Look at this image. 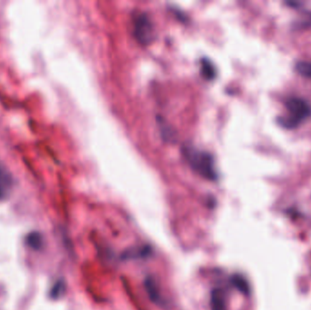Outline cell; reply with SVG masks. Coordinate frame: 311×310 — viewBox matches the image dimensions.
<instances>
[{
	"label": "cell",
	"mask_w": 311,
	"mask_h": 310,
	"mask_svg": "<svg viewBox=\"0 0 311 310\" xmlns=\"http://www.w3.org/2000/svg\"><path fill=\"white\" fill-rule=\"evenodd\" d=\"M183 155L191 168L202 177L208 180L217 179L214 158L209 153L193 147H185Z\"/></svg>",
	"instance_id": "cell-1"
},
{
	"label": "cell",
	"mask_w": 311,
	"mask_h": 310,
	"mask_svg": "<svg viewBox=\"0 0 311 310\" xmlns=\"http://www.w3.org/2000/svg\"><path fill=\"white\" fill-rule=\"evenodd\" d=\"M134 37L141 45H149L154 39V26L149 15L136 14L133 20Z\"/></svg>",
	"instance_id": "cell-2"
},
{
	"label": "cell",
	"mask_w": 311,
	"mask_h": 310,
	"mask_svg": "<svg viewBox=\"0 0 311 310\" xmlns=\"http://www.w3.org/2000/svg\"><path fill=\"white\" fill-rule=\"evenodd\" d=\"M286 106L289 115L300 122L311 116V105L303 98L291 97L287 101Z\"/></svg>",
	"instance_id": "cell-3"
},
{
	"label": "cell",
	"mask_w": 311,
	"mask_h": 310,
	"mask_svg": "<svg viewBox=\"0 0 311 310\" xmlns=\"http://www.w3.org/2000/svg\"><path fill=\"white\" fill-rule=\"evenodd\" d=\"M210 307L211 310H227L226 297L223 290L220 288H215L212 290L210 297Z\"/></svg>",
	"instance_id": "cell-4"
},
{
	"label": "cell",
	"mask_w": 311,
	"mask_h": 310,
	"mask_svg": "<svg viewBox=\"0 0 311 310\" xmlns=\"http://www.w3.org/2000/svg\"><path fill=\"white\" fill-rule=\"evenodd\" d=\"M12 186V177L7 169L0 164V200L7 197V192Z\"/></svg>",
	"instance_id": "cell-5"
},
{
	"label": "cell",
	"mask_w": 311,
	"mask_h": 310,
	"mask_svg": "<svg viewBox=\"0 0 311 310\" xmlns=\"http://www.w3.org/2000/svg\"><path fill=\"white\" fill-rule=\"evenodd\" d=\"M26 243L31 248L35 250H39L43 245L42 235L38 231H33L26 236Z\"/></svg>",
	"instance_id": "cell-6"
},
{
	"label": "cell",
	"mask_w": 311,
	"mask_h": 310,
	"mask_svg": "<svg viewBox=\"0 0 311 310\" xmlns=\"http://www.w3.org/2000/svg\"><path fill=\"white\" fill-rule=\"evenodd\" d=\"M145 287H146V289L148 291V294H149L150 299H151L152 301H154L155 303H158L160 297H159V293H158V290H157V288H156L155 282H154L152 279L148 278V279L146 280Z\"/></svg>",
	"instance_id": "cell-7"
},
{
	"label": "cell",
	"mask_w": 311,
	"mask_h": 310,
	"mask_svg": "<svg viewBox=\"0 0 311 310\" xmlns=\"http://www.w3.org/2000/svg\"><path fill=\"white\" fill-rule=\"evenodd\" d=\"M278 123L284 129L294 130V129L298 128L300 121H298V119H296L295 117L289 115V116H280L278 119Z\"/></svg>",
	"instance_id": "cell-8"
},
{
	"label": "cell",
	"mask_w": 311,
	"mask_h": 310,
	"mask_svg": "<svg viewBox=\"0 0 311 310\" xmlns=\"http://www.w3.org/2000/svg\"><path fill=\"white\" fill-rule=\"evenodd\" d=\"M296 69L302 77L311 78V62L299 61L296 64Z\"/></svg>",
	"instance_id": "cell-9"
},
{
	"label": "cell",
	"mask_w": 311,
	"mask_h": 310,
	"mask_svg": "<svg viewBox=\"0 0 311 310\" xmlns=\"http://www.w3.org/2000/svg\"><path fill=\"white\" fill-rule=\"evenodd\" d=\"M66 286L63 280H59L56 284L53 286L50 291V297L53 299H58L61 297L65 292Z\"/></svg>",
	"instance_id": "cell-10"
},
{
	"label": "cell",
	"mask_w": 311,
	"mask_h": 310,
	"mask_svg": "<svg viewBox=\"0 0 311 310\" xmlns=\"http://www.w3.org/2000/svg\"><path fill=\"white\" fill-rule=\"evenodd\" d=\"M202 74L207 79H211V78H214V67L212 66V64L210 62H208L207 60H205L202 63Z\"/></svg>",
	"instance_id": "cell-11"
},
{
	"label": "cell",
	"mask_w": 311,
	"mask_h": 310,
	"mask_svg": "<svg viewBox=\"0 0 311 310\" xmlns=\"http://www.w3.org/2000/svg\"><path fill=\"white\" fill-rule=\"evenodd\" d=\"M234 285L239 288L241 292L247 294L248 293V285L246 282V280L240 276H237L233 278Z\"/></svg>",
	"instance_id": "cell-12"
}]
</instances>
